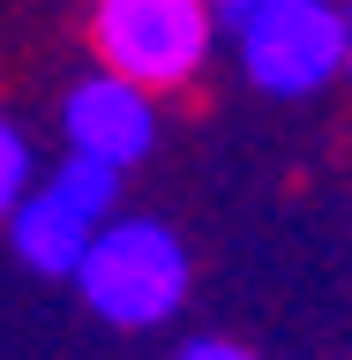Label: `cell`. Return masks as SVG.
<instances>
[{"label": "cell", "instance_id": "7", "mask_svg": "<svg viewBox=\"0 0 352 360\" xmlns=\"http://www.w3.org/2000/svg\"><path fill=\"white\" fill-rule=\"evenodd\" d=\"M180 360H255L247 345H233V338H188L180 345Z\"/></svg>", "mask_w": 352, "mask_h": 360}, {"label": "cell", "instance_id": "8", "mask_svg": "<svg viewBox=\"0 0 352 360\" xmlns=\"http://www.w3.org/2000/svg\"><path fill=\"white\" fill-rule=\"evenodd\" d=\"M337 75L352 83V0H337Z\"/></svg>", "mask_w": 352, "mask_h": 360}, {"label": "cell", "instance_id": "9", "mask_svg": "<svg viewBox=\"0 0 352 360\" xmlns=\"http://www.w3.org/2000/svg\"><path fill=\"white\" fill-rule=\"evenodd\" d=\"M247 15H255V0H210V22H218V30H240Z\"/></svg>", "mask_w": 352, "mask_h": 360}, {"label": "cell", "instance_id": "1", "mask_svg": "<svg viewBox=\"0 0 352 360\" xmlns=\"http://www.w3.org/2000/svg\"><path fill=\"white\" fill-rule=\"evenodd\" d=\"M75 285H83V300L105 323L150 330V323H165L188 300V248L157 218H105L90 233L83 263H75Z\"/></svg>", "mask_w": 352, "mask_h": 360}, {"label": "cell", "instance_id": "6", "mask_svg": "<svg viewBox=\"0 0 352 360\" xmlns=\"http://www.w3.org/2000/svg\"><path fill=\"white\" fill-rule=\"evenodd\" d=\"M30 180H38V173H30V143H22V128L0 112V218L22 202V188H30Z\"/></svg>", "mask_w": 352, "mask_h": 360}, {"label": "cell", "instance_id": "4", "mask_svg": "<svg viewBox=\"0 0 352 360\" xmlns=\"http://www.w3.org/2000/svg\"><path fill=\"white\" fill-rule=\"evenodd\" d=\"M233 38L255 90L308 98L337 75V0H255V15Z\"/></svg>", "mask_w": 352, "mask_h": 360}, {"label": "cell", "instance_id": "5", "mask_svg": "<svg viewBox=\"0 0 352 360\" xmlns=\"http://www.w3.org/2000/svg\"><path fill=\"white\" fill-rule=\"evenodd\" d=\"M60 135H67L75 158H98L112 173H128V165H143L150 143H157V105H150L143 83L98 68V75H83V83L60 98Z\"/></svg>", "mask_w": 352, "mask_h": 360}, {"label": "cell", "instance_id": "3", "mask_svg": "<svg viewBox=\"0 0 352 360\" xmlns=\"http://www.w3.org/2000/svg\"><path fill=\"white\" fill-rule=\"evenodd\" d=\"M112 202H120V173L98 165V158L67 150L45 180L22 188V202L8 210V240H15V255L30 270H45V278H75L90 233L112 218Z\"/></svg>", "mask_w": 352, "mask_h": 360}, {"label": "cell", "instance_id": "2", "mask_svg": "<svg viewBox=\"0 0 352 360\" xmlns=\"http://www.w3.org/2000/svg\"><path fill=\"white\" fill-rule=\"evenodd\" d=\"M90 45L112 75L143 90H188L218 45V22H210V0H98Z\"/></svg>", "mask_w": 352, "mask_h": 360}]
</instances>
